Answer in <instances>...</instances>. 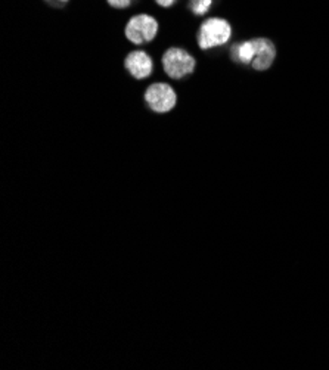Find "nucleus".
<instances>
[{"instance_id":"nucleus-1","label":"nucleus","mask_w":329,"mask_h":370,"mask_svg":"<svg viewBox=\"0 0 329 370\" xmlns=\"http://www.w3.org/2000/svg\"><path fill=\"white\" fill-rule=\"evenodd\" d=\"M232 37V25L223 18H208L205 20L196 35L198 46L203 50H208L217 46L226 44Z\"/></svg>"},{"instance_id":"nucleus-2","label":"nucleus","mask_w":329,"mask_h":370,"mask_svg":"<svg viewBox=\"0 0 329 370\" xmlns=\"http://www.w3.org/2000/svg\"><path fill=\"white\" fill-rule=\"evenodd\" d=\"M162 68L170 78L180 80L191 73H193L196 61L195 58L186 52L182 47H170L166 50V54L162 55Z\"/></svg>"},{"instance_id":"nucleus-3","label":"nucleus","mask_w":329,"mask_h":370,"mask_svg":"<svg viewBox=\"0 0 329 370\" xmlns=\"http://www.w3.org/2000/svg\"><path fill=\"white\" fill-rule=\"evenodd\" d=\"M126 37L133 44H145L155 39L158 32V21L148 13L131 16L124 28Z\"/></svg>"},{"instance_id":"nucleus-4","label":"nucleus","mask_w":329,"mask_h":370,"mask_svg":"<svg viewBox=\"0 0 329 370\" xmlns=\"http://www.w3.org/2000/svg\"><path fill=\"white\" fill-rule=\"evenodd\" d=\"M145 102L154 112H170L177 104V95L167 83H154L145 92Z\"/></svg>"},{"instance_id":"nucleus-5","label":"nucleus","mask_w":329,"mask_h":370,"mask_svg":"<svg viewBox=\"0 0 329 370\" xmlns=\"http://www.w3.org/2000/svg\"><path fill=\"white\" fill-rule=\"evenodd\" d=\"M126 70L136 80H145L154 71L152 58L143 50H133L124 59Z\"/></svg>"},{"instance_id":"nucleus-6","label":"nucleus","mask_w":329,"mask_h":370,"mask_svg":"<svg viewBox=\"0 0 329 370\" xmlns=\"http://www.w3.org/2000/svg\"><path fill=\"white\" fill-rule=\"evenodd\" d=\"M256 58L253 61V68L257 71L269 70L275 58H276V47L272 40L265 37H256Z\"/></svg>"},{"instance_id":"nucleus-7","label":"nucleus","mask_w":329,"mask_h":370,"mask_svg":"<svg viewBox=\"0 0 329 370\" xmlns=\"http://www.w3.org/2000/svg\"><path fill=\"white\" fill-rule=\"evenodd\" d=\"M230 56L235 62L241 64H253L256 58V43L254 39L238 43L230 49Z\"/></svg>"},{"instance_id":"nucleus-8","label":"nucleus","mask_w":329,"mask_h":370,"mask_svg":"<svg viewBox=\"0 0 329 370\" xmlns=\"http://www.w3.org/2000/svg\"><path fill=\"white\" fill-rule=\"evenodd\" d=\"M211 5H213V0H191L189 9L192 11L193 15L201 16L210 11Z\"/></svg>"},{"instance_id":"nucleus-9","label":"nucleus","mask_w":329,"mask_h":370,"mask_svg":"<svg viewBox=\"0 0 329 370\" xmlns=\"http://www.w3.org/2000/svg\"><path fill=\"white\" fill-rule=\"evenodd\" d=\"M108 5L111 8H115V9H126L131 5V2H133V0H107Z\"/></svg>"},{"instance_id":"nucleus-10","label":"nucleus","mask_w":329,"mask_h":370,"mask_svg":"<svg viewBox=\"0 0 329 370\" xmlns=\"http://www.w3.org/2000/svg\"><path fill=\"white\" fill-rule=\"evenodd\" d=\"M155 2L161 6V8H172L177 0H155Z\"/></svg>"},{"instance_id":"nucleus-11","label":"nucleus","mask_w":329,"mask_h":370,"mask_svg":"<svg viewBox=\"0 0 329 370\" xmlns=\"http://www.w3.org/2000/svg\"><path fill=\"white\" fill-rule=\"evenodd\" d=\"M61 2H68V0H61Z\"/></svg>"}]
</instances>
